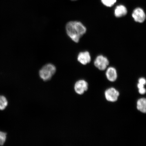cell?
Returning a JSON list of instances; mask_svg holds the SVG:
<instances>
[{
	"label": "cell",
	"mask_w": 146,
	"mask_h": 146,
	"mask_svg": "<svg viewBox=\"0 0 146 146\" xmlns=\"http://www.w3.org/2000/svg\"><path fill=\"white\" fill-rule=\"evenodd\" d=\"M66 30L69 37L75 42L78 43L80 38L86 33L87 29L80 21H71L67 24Z\"/></svg>",
	"instance_id": "6da1fadb"
},
{
	"label": "cell",
	"mask_w": 146,
	"mask_h": 146,
	"mask_svg": "<svg viewBox=\"0 0 146 146\" xmlns=\"http://www.w3.org/2000/svg\"><path fill=\"white\" fill-rule=\"evenodd\" d=\"M56 71V67L54 65L51 63L46 64L40 70V77L44 81H48L55 74Z\"/></svg>",
	"instance_id": "7a4b0ae2"
},
{
	"label": "cell",
	"mask_w": 146,
	"mask_h": 146,
	"mask_svg": "<svg viewBox=\"0 0 146 146\" xmlns=\"http://www.w3.org/2000/svg\"><path fill=\"white\" fill-rule=\"evenodd\" d=\"M95 66L101 71L106 70L108 67L109 61L108 59L103 55H99L96 58L94 62Z\"/></svg>",
	"instance_id": "3957f363"
},
{
	"label": "cell",
	"mask_w": 146,
	"mask_h": 146,
	"mask_svg": "<svg viewBox=\"0 0 146 146\" xmlns=\"http://www.w3.org/2000/svg\"><path fill=\"white\" fill-rule=\"evenodd\" d=\"M119 92L113 87L110 88L105 92L104 95L107 101L114 103L118 100L119 96Z\"/></svg>",
	"instance_id": "277c9868"
},
{
	"label": "cell",
	"mask_w": 146,
	"mask_h": 146,
	"mask_svg": "<svg viewBox=\"0 0 146 146\" xmlns=\"http://www.w3.org/2000/svg\"><path fill=\"white\" fill-rule=\"evenodd\" d=\"M88 84L87 82L84 80H78L74 85V90L78 94H83L88 90Z\"/></svg>",
	"instance_id": "5b68a950"
},
{
	"label": "cell",
	"mask_w": 146,
	"mask_h": 146,
	"mask_svg": "<svg viewBox=\"0 0 146 146\" xmlns=\"http://www.w3.org/2000/svg\"><path fill=\"white\" fill-rule=\"evenodd\" d=\"M132 17L137 23H142L145 21L146 15L144 10L141 8H137L133 11Z\"/></svg>",
	"instance_id": "8992f818"
},
{
	"label": "cell",
	"mask_w": 146,
	"mask_h": 146,
	"mask_svg": "<svg viewBox=\"0 0 146 146\" xmlns=\"http://www.w3.org/2000/svg\"><path fill=\"white\" fill-rule=\"evenodd\" d=\"M106 76L109 81L114 82L117 78V71L113 67H108L106 69Z\"/></svg>",
	"instance_id": "52a82bcc"
},
{
	"label": "cell",
	"mask_w": 146,
	"mask_h": 146,
	"mask_svg": "<svg viewBox=\"0 0 146 146\" xmlns=\"http://www.w3.org/2000/svg\"><path fill=\"white\" fill-rule=\"evenodd\" d=\"M78 61L83 65H86L90 62L91 58L90 53L88 51L81 52L78 54Z\"/></svg>",
	"instance_id": "ba28073f"
},
{
	"label": "cell",
	"mask_w": 146,
	"mask_h": 146,
	"mask_svg": "<svg viewBox=\"0 0 146 146\" xmlns=\"http://www.w3.org/2000/svg\"><path fill=\"white\" fill-rule=\"evenodd\" d=\"M127 12V9L125 6L119 5L115 9L114 15L116 17H122L126 15Z\"/></svg>",
	"instance_id": "9c48e42d"
},
{
	"label": "cell",
	"mask_w": 146,
	"mask_h": 146,
	"mask_svg": "<svg viewBox=\"0 0 146 146\" xmlns=\"http://www.w3.org/2000/svg\"><path fill=\"white\" fill-rule=\"evenodd\" d=\"M137 109L143 113H146V98H141L137 102Z\"/></svg>",
	"instance_id": "30bf717a"
},
{
	"label": "cell",
	"mask_w": 146,
	"mask_h": 146,
	"mask_svg": "<svg viewBox=\"0 0 146 146\" xmlns=\"http://www.w3.org/2000/svg\"><path fill=\"white\" fill-rule=\"evenodd\" d=\"M8 105V102L6 98L4 96H0V110H4Z\"/></svg>",
	"instance_id": "8fae6325"
},
{
	"label": "cell",
	"mask_w": 146,
	"mask_h": 146,
	"mask_svg": "<svg viewBox=\"0 0 146 146\" xmlns=\"http://www.w3.org/2000/svg\"><path fill=\"white\" fill-rule=\"evenodd\" d=\"M101 1L105 6L110 7L114 5L116 2V0H101Z\"/></svg>",
	"instance_id": "7c38bea8"
},
{
	"label": "cell",
	"mask_w": 146,
	"mask_h": 146,
	"mask_svg": "<svg viewBox=\"0 0 146 146\" xmlns=\"http://www.w3.org/2000/svg\"><path fill=\"white\" fill-rule=\"evenodd\" d=\"M6 133L0 131V145H4L6 141Z\"/></svg>",
	"instance_id": "4fadbf2b"
},
{
	"label": "cell",
	"mask_w": 146,
	"mask_h": 146,
	"mask_svg": "<svg viewBox=\"0 0 146 146\" xmlns=\"http://www.w3.org/2000/svg\"><path fill=\"white\" fill-rule=\"evenodd\" d=\"M138 83L145 85L146 84V79L143 77L140 78L138 80Z\"/></svg>",
	"instance_id": "5bb4252c"
},
{
	"label": "cell",
	"mask_w": 146,
	"mask_h": 146,
	"mask_svg": "<svg viewBox=\"0 0 146 146\" xmlns=\"http://www.w3.org/2000/svg\"><path fill=\"white\" fill-rule=\"evenodd\" d=\"M138 89V92L139 94L141 95H144L146 94V89L145 87L142 88Z\"/></svg>",
	"instance_id": "9a60e30c"
},
{
	"label": "cell",
	"mask_w": 146,
	"mask_h": 146,
	"mask_svg": "<svg viewBox=\"0 0 146 146\" xmlns=\"http://www.w3.org/2000/svg\"><path fill=\"white\" fill-rule=\"evenodd\" d=\"M72 1H76V0H72Z\"/></svg>",
	"instance_id": "2e32d148"
}]
</instances>
